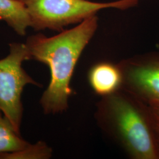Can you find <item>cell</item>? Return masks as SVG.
I'll list each match as a JSON object with an SVG mask.
<instances>
[{"label": "cell", "mask_w": 159, "mask_h": 159, "mask_svg": "<svg viewBox=\"0 0 159 159\" xmlns=\"http://www.w3.org/2000/svg\"><path fill=\"white\" fill-rule=\"evenodd\" d=\"M26 60L27 48L21 43H10L9 54L0 60V109L19 134L24 111V89L29 84L41 87L23 68V63Z\"/></svg>", "instance_id": "cell-4"}, {"label": "cell", "mask_w": 159, "mask_h": 159, "mask_svg": "<svg viewBox=\"0 0 159 159\" xmlns=\"http://www.w3.org/2000/svg\"><path fill=\"white\" fill-rule=\"evenodd\" d=\"M0 20L21 36L26 34L31 24L28 10L20 0H0Z\"/></svg>", "instance_id": "cell-7"}, {"label": "cell", "mask_w": 159, "mask_h": 159, "mask_svg": "<svg viewBox=\"0 0 159 159\" xmlns=\"http://www.w3.org/2000/svg\"><path fill=\"white\" fill-rule=\"evenodd\" d=\"M154 129H155V134H156V141H157V146H158V148H159V130L156 129L155 127H154Z\"/></svg>", "instance_id": "cell-11"}, {"label": "cell", "mask_w": 159, "mask_h": 159, "mask_svg": "<svg viewBox=\"0 0 159 159\" xmlns=\"http://www.w3.org/2000/svg\"><path fill=\"white\" fill-rule=\"evenodd\" d=\"M87 77L92 90L102 97L111 94L122 87L123 75L119 63H97L90 68Z\"/></svg>", "instance_id": "cell-6"}, {"label": "cell", "mask_w": 159, "mask_h": 159, "mask_svg": "<svg viewBox=\"0 0 159 159\" xmlns=\"http://www.w3.org/2000/svg\"><path fill=\"white\" fill-rule=\"evenodd\" d=\"M148 106L153 120L154 127L159 130V103L148 105Z\"/></svg>", "instance_id": "cell-10"}, {"label": "cell", "mask_w": 159, "mask_h": 159, "mask_svg": "<svg viewBox=\"0 0 159 159\" xmlns=\"http://www.w3.org/2000/svg\"><path fill=\"white\" fill-rule=\"evenodd\" d=\"M29 143L17 133L0 109V154L20 150Z\"/></svg>", "instance_id": "cell-8"}, {"label": "cell", "mask_w": 159, "mask_h": 159, "mask_svg": "<svg viewBox=\"0 0 159 159\" xmlns=\"http://www.w3.org/2000/svg\"><path fill=\"white\" fill-rule=\"evenodd\" d=\"M27 7L31 27L38 31L46 29L62 31L70 24H77L96 15L105 8L126 10L136 6L139 0H119L97 2L89 0H20Z\"/></svg>", "instance_id": "cell-3"}, {"label": "cell", "mask_w": 159, "mask_h": 159, "mask_svg": "<svg viewBox=\"0 0 159 159\" xmlns=\"http://www.w3.org/2000/svg\"><path fill=\"white\" fill-rule=\"evenodd\" d=\"M52 149L47 143L39 141L29 144L13 152L0 154V159H49L52 157Z\"/></svg>", "instance_id": "cell-9"}, {"label": "cell", "mask_w": 159, "mask_h": 159, "mask_svg": "<svg viewBox=\"0 0 159 159\" xmlns=\"http://www.w3.org/2000/svg\"><path fill=\"white\" fill-rule=\"evenodd\" d=\"M96 119L108 136L133 159H159L153 120L146 104L123 89L102 97Z\"/></svg>", "instance_id": "cell-2"}, {"label": "cell", "mask_w": 159, "mask_h": 159, "mask_svg": "<svg viewBox=\"0 0 159 159\" xmlns=\"http://www.w3.org/2000/svg\"><path fill=\"white\" fill-rule=\"evenodd\" d=\"M97 27L98 17L94 15L56 35L48 37L39 33L27 39L28 60L43 63L50 69V83L40 100L45 114L67 110L69 98L74 93L70 83L74 69Z\"/></svg>", "instance_id": "cell-1"}, {"label": "cell", "mask_w": 159, "mask_h": 159, "mask_svg": "<svg viewBox=\"0 0 159 159\" xmlns=\"http://www.w3.org/2000/svg\"><path fill=\"white\" fill-rule=\"evenodd\" d=\"M119 64L122 89L148 105L159 103V52L128 58Z\"/></svg>", "instance_id": "cell-5"}]
</instances>
